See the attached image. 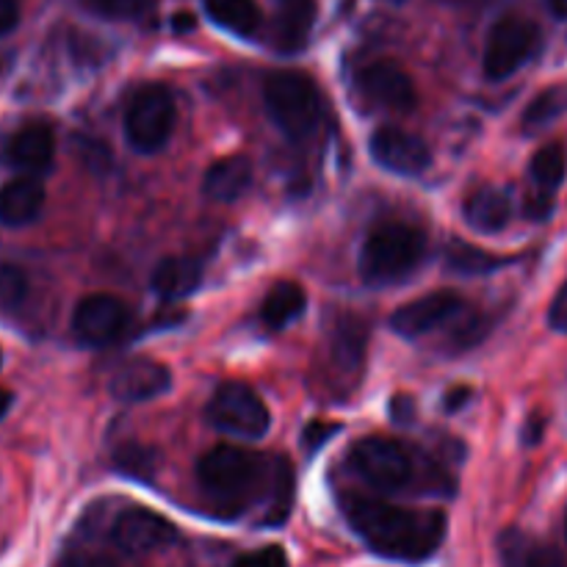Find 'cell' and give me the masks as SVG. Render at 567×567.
I'll list each match as a JSON object with an SVG mask.
<instances>
[{
  "mask_svg": "<svg viewBox=\"0 0 567 567\" xmlns=\"http://www.w3.org/2000/svg\"><path fill=\"white\" fill-rule=\"evenodd\" d=\"M341 509L371 551L396 563H424L446 540V515L437 509L396 507L360 493L343 496Z\"/></svg>",
  "mask_w": 567,
  "mask_h": 567,
  "instance_id": "obj_1",
  "label": "cell"
},
{
  "mask_svg": "<svg viewBox=\"0 0 567 567\" xmlns=\"http://www.w3.org/2000/svg\"><path fill=\"white\" fill-rule=\"evenodd\" d=\"M275 474V468H271ZM266 460L241 446H216L197 463V480L203 491L219 507L244 509L264 482L271 480Z\"/></svg>",
  "mask_w": 567,
  "mask_h": 567,
  "instance_id": "obj_2",
  "label": "cell"
},
{
  "mask_svg": "<svg viewBox=\"0 0 567 567\" xmlns=\"http://www.w3.org/2000/svg\"><path fill=\"white\" fill-rule=\"evenodd\" d=\"M426 255V236L404 221L374 227L360 249V277L369 286H391L413 275Z\"/></svg>",
  "mask_w": 567,
  "mask_h": 567,
  "instance_id": "obj_3",
  "label": "cell"
},
{
  "mask_svg": "<svg viewBox=\"0 0 567 567\" xmlns=\"http://www.w3.org/2000/svg\"><path fill=\"white\" fill-rule=\"evenodd\" d=\"M269 116L288 138H308L321 120V92L308 75L293 70L271 72L264 83Z\"/></svg>",
  "mask_w": 567,
  "mask_h": 567,
  "instance_id": "obj_4",
  "label": "cell"
},
{
  "mask_svg": "<svg viewBox=\"0 0 567 567\" xmlns=\"http://www.w3.org/2000/svg\"><path fill=\"white\" fill-rule=\"evenodd\" d=\"M175 100L161 83H147L131 94L125 109V138L136 153H158L175 131Z\"/></svg>",
  "mask_w": 567,
  "mask_h": 567,
  "instance_id": "obj_5",
  "label": "cell"
},
{
  "mask_svg": "<svg viewBox=\"0 0 567 567\" xmlns=\"http://www.w3.org/2000/svg\"><path fill=\"white\" fill-rule=\"evenodd\" d=\"M349 465L374 491L396 493L415 480V454L391 437H363L349 452Z\"/></svg>",
  "mask_w": 567,
  "mask_h": 567,
  "instance_id": "obj_6",
  "label": "cell"
},
{
  "mask_svg": "<svg viewBox=\"0 0 567 567\" xmlns=\"http://www.w3.org/2000/svg\"><path fill=\"white\" fill-rule=\"evenodd\" d=\"M208 419L219 432L244 437V441H258L269 432L271 424L264 399L244 382H225L216 388L208 404Z\"/></svg>",
  "mask_w": 567,
  "mask_h": 567,
  "instance_id": "obj_7",
  "label": "cell"
},
{
  "mask_svg": "<svg viewBox=\"0 0 567 567\" xmlns=\"http://www.w3.org/2000/svg\"><path fill=\"white\" fill-rule=\"evenodd\" d=\"M537 44H540V31L535 22L520 14L502 17L487 33L485 59H482L485 75L491 81H504L535 55Z\"/></svg>",
  "mask_w": 567,
  "mask_h": 567,
  "instance_id": "obj_8",
  "label": "cell"
},
{
  "mask_svg": "<svg viewBox=\"0 0 567 567\" xmlns=\"http://www.w3.org/2000/svg\"><path fill=\"white\" fill-rule=\"evenodd\" d=\"M131 324V310L122 299L109 293H92L81 299L72 316V332L86 347H109L120 341Z\"/></svg>",
  "mask_w": 567,
  "mask_h": 567,
  "instance_id": "obj_9",
  "label": "cell"
},
{
  "mask_svg": "<svg viewBox=\"0 0 567 567\" xmlns=\"http://www.w3.org/2000/svg\"><path fill=\"white\" fill-rule=\"evenodd\" d=\"M175 540L177 526L169 524L164 515L150 513L144 507L125 509V513L116 515L114 526H111V543L122 554H131V557L158 551V548L169 546Z\"/></svg>",
  "mask_w": 567,
  "mask_h": 567,
  "instance_id": "obj_10",
  "label": "cell"
},
{
  "mask_svg": "<svg viewBox=\"0 0 567 567\" xmlns=\"http://www.w3.org/2000/svg\"><path fill=\"white\" fill-rule=\"evenodd\" d=\"M358 92L369 100L371 105L396 114H408L415 105V83L396 61H374L358 72Z\"/></svg>",
  "mask_w": 567,
  "mask_h": 567,
  "instance_id": "obj_11",
  "label": "cell"
},
{
  "mask_svg": "<svg viewBox=\"0 0 567 567\" xmlns=\"http://www.w3.org/2000/svg\"><path fill=\"white\" fill-rule=\"evenodd\" d=\"M371 158L382 166V169L393 172V175L413 177L430 169L432 153L426 142L415 133L402 131V127L385 125L371 136Z\"/></svg>",
  "mask_w": 567,
  "mask_h": 567,
  "instance_id": "obj_12",
  "label": "cell"
},
{
  "mask_svg": "<svg viewBox=\"0 0 567 567\" xmlns=\"http://www.w3.org/2000/svg\"><path fill=\"white\" fill-rule=\"evenodd\" d=\"M465 313V299L454 291H432L426 297L413 299L391 316L393 332L402 338H419L435 327L449 324Z\"/></svg>",
  "mask_w": 567,
  "mask_h": 567,
  "instance_id": "obj_13",
  "label": "cell"
},
{
  "mask_svg": "<svg viewBox=\"0 0 567 567\" xmlns=\"http://www.w3.org/2000/svg\"><path fill=\"white\" fill-rule=\"evenodd\" d=\"M172 388V374L164 363L158 360L138 358L131 363L120 365L116 374L111 377V393H114L120 402H150V399H158L161 393H166Z\"/></svg>",
  "mask_w": 567,
  "mask_h": 567,
  "instance_id": "obj_14",
  "label": "cell"
},
{
  "mask_svg": "<svg viewBox=\"0 0 567 567\" xmlns=\"http://www.w3.org/2000/svg\"><path fill=\"white\" fill-rule=\"evenodd\" d=\"M55 155V136L50 125L44 122H28L14 136L6 142L3 158L6 164L14 166L17 172H25L28 177L39 175L53 164Z\"/></svg>",
  "mask_w": 567,
  "mask_h": 567,
  "instance_id": "obj_15",
  "label": "cell"
},
{
  "mask_svg": "<svg viewBox=\"0 0 567 567\" xmlns=\"http://www.w3.org/2000/svg\"><path fill=\"white\" fill-rule=\"evenodd\" d=\"M365 347H369V327L358 316H341L332 327L330 341V363L343 377L360 374L365 360Z\"/></svg>",
  "mask_w": 567,
  "mask_h": 567,
  "instance_id": "obj_16",
  "label": "cell"
},
{
  "mask_svg": "<svg viewBox=\"0 0 567 567\" xmlns=\"http://www.w3.org/2000/svg\"><path fill=\"white\" fill-rule=\"evenodd\" d=\"M252 161L247 155H227V158H219L205 172L203 192L216 203H236L252 186Z\"/></svg>",
  "mask_w": 567,
  "mask_h": 567,
  "instance_id": "obj_17",
  "label": "cell"
},
{
  "mask_svg": "<svg viewBox=\"0 0 567 567\" xmlns=\"http://www.w3.org/2000/svg\"><path fill=\"white\" fill-rule=\"evenodd\" d=\"M44 208V186L37 177H17L0 188V225H31Z\"/></svg>",
  "mask_w": 567,
  "mask_h": 567,
  "instance_id": "obj_18",
  "label": "cell"
},
{
  "mask_svg": "<svg viewBox=\"0 0 567 567\" xmlns=\"http://www.w3.org/2000/svg\"><path fill=\"white\" fill-rule=\"evenodd\" d=\"M316 20V0H280L275 25H271V42L282 53H297L310 39V28Z\"/></svg>",
  "mask_w": 567,
  "mask_h": 567,
  "instance_id": "obj_19",
  "label": "cell"
},
{
  "mask_svg": "<svg viewBox=\"0 0 567 567\" xmlns=\"http://www.w3.org/2000/svg\"><path fill=\"white\" fill-rule=\"evenodd\" d=\"M150 286L166 302L192 297L203 286V264L197 258H164L155 266Z\"/></svg>",
  "mask_w": 567,
  "mask_h": 567,
  "instance_id": "obj_20",
  "label": "cell"
},
{
  "mask_svg": "<svg viewBox=\"0 0 567 567\" xmlns=\"http://www.w3.org/2000/svg\"><path fill=\"white\" fill-rule=\"evenodd\" d=\"M509 216H513V203H509V194L504 188H480L465 203V221L476 233L504 230L509 225Z\"/></svg>",
  "mask_w": 567,
  "mask_h": 567,
  "instance_id": "obj_21",
  "label": "cell"
},
{
  "mask_svg": "<svg viewBox=\"0 0 567 567\" xmlns=\"http://www.w3.org/2000/svg\"><path fill=\"white\" fill-rule=\"evenodd\" d=\"M502 567H567V557L559 548L509 529L502 537Z\"/></svg>",
  "mask_w": 567,
  "mask_h": 567,
  "instance_id": "obj_22",
  "label": "cell"
},
{
  "mask_svg": "<svg viewBox=\"0 0 567 567\" xmlns=\"http://www.w3.org/2000/svg\"><path fill=\"white\" fill-rule=\"evenodd\" d=\"M305 308H308V297L297 282H277L260 305V319L271 330H282L291 321H297L305 313Z\"/></svg>",
  "mask_w": 567,
  "mask_h": 567,
  "instance_id": "obj_23",
  "label": "cell"
},
{
  "mask_svg": "<svg viewBox=\"0 0 567 567\" xmlns=\"http://www.w3.org/2000/svg\"><path fill=\"white\" fill-rule=\"evenodd\" d=\"M210 20L238 37H252L260 28V9L255 0H205Z\"/></svg>",
  "mask_w": 567,
  "mask_h": 567,
  "instance_id": "obj_24",
  "label": "cell"
},
{
  "mask_svg": "<svg viewBox=\"0 0 567 567\" xmlns=\"http://www.w3.org/2000/svg\"><path fill=\"white\" fill-rule=\"evenodd\" d=\"M565 114H567V83H554V86L543 89V92L526 105L520 125H524V131L535 133V131H543V127H548L551 122H557L559 116Z\"/></svg>",
  "mask_w": 567,
  "mask_h": 567,
  "instance_id": "obj_25",
  "label": "cell"
},
{
  "mask_svg": "<svg viewBox=\"0 0 567 567\" xmlns=\"http://www.w3.org/2000/svg\"><path fill=\"white\" fill-rule=\"evenodd\" d=\"M529 175H532V181H535L537 192H548V194L557 192L567 175L565 144L554 142V144H546L543 150H537V155L532 158Z\"/></svg>",
  "mask_w": 567,
  "mask_h": 567,
  "instance_id": "obj_26",
  "label": "cell"
},
{
  "mask_svg": "<svg viewBox=\"0 0 567 567\" xmlns=\"http://www.w3.org/2000/svg\"><path fill=\"white\" fill-rule=\"evenodd\" d=\"M446 260L454 271H460V275H491V271L502 269V266L507 264V260L498 258V255L485 252V249L460 241L449 247Z\"/></svg>",
  "mask_w": 567,
  "mask_h": 567,
  "instance_id": "obj_27",
  "label": "cell"
},
{
  "mask_svg": "<svg viewBox=\"0 0 567 567\" xmlns=\"http://www.w3.org/2000/svg\"><path fill=\"white\" fill-rule=\"evenodd\" d=\"M28 275L14 264H0V313H14L28 299Z\"/></svg>",
  "mask_w": 567,
  "mask_h": 567,
  "instance_id": "obj_28",
  "label": "cell"
},
{
  "mask_svg": "<svg viewBox=\"0 0 567 567\" xmlns=\"http://www.w3.org/2000/svg\"><path fill=\"white\" fill-rule=\"evenodd\" d=\"M114 468L120 474L133 476V480H144L150 482L155 476V463H153V452L142 446H125L116 452L114 457Z\"/></svg>",
  "mask_w": 567,
  "mask_h": 567,
  "instance_id": "obj_29",
  "label": "cell"
},
{
  "mask_svg": "<svg viewBox=\"0 0 567 567\" xmlns=\"http://www.w3.org/2000/svg\"><path fill=\"white\" fill-rule=\"evenodd\" d=\"M86 9L94 14L111 17V20H131V17H142L144 11L153 6V0H83Z\"/></svg>",
  "mask_w": 567,
  "mask_h": 567,
  "instance_id": "obj_30",
  "label": "cell"
},
{
  "mask_svg": "<svg viewBox=\"0 0 567 567\" xmlns=\"http://www.w3.org/2000/svg\"><path fill=\"white\" fill-rule=\"evenodd\" d=\"M233 567H288V557L280 546H269L244 554V557L236 559Z\"/></svg>",
  "mask_w": 567,
  "mask_h": 567,
  "instance_id": "obj_31",
  "label": "cell"
},
{
  "mask_svg": "<svg viewBox=\"0 0 567 567\" xmlns=\"http://www.w3.org/2000/svg\"><path fill=\"white\" fill-rule=\"evenodd\" d=\"M61 567H116L114 557H109L105 551H94V548H72L64 559H61Z\"/></svg>",
  "mask_w": 567,
  "mask_h": 567,
  "instance_id": "obj_32",
  "label": "cell"
},
{
  "mask_svg": "<svg viewBox=\"0 0 567 567\" xmlns=\"http://www.w3.org/2000/svg\"><path fill=\"white\" fill-rule=\"evenodd\" d=\"M485 336H487V321H482V319L463 321V324L454 330V349H460V352H463V349L476 347V343H480Z\"/></svg>",
  "mask_w": 567,
  "mask_h": 567,
  "instance_id": "obj_33",
  "label": "cell"
},
{
  "mask_svg": "<svg viewBox=\"0 0 567 567\" xmlns=\"http://www.w3.org/2000/svg\"><path fill=\"white\" fill-rule=\"evenodd\" d=\"M338 430H341V426L327 424V421H313V424H308V430H305V435H302L305 452L316 454L327 441H330L332 435H336Z\"/></svg>",
  "mask_w": 567,
  "mask_h": 567,
  "instance_id": "obj_34",
  "label": "cell"
},
{
  "mask_svg": "<svg viewBox=\"0 0 567 567\" xmlns=\"http://www.w3.org/2000/svg\"><path fill=\"white\" fill-rule=\"evenodd\" d=\"M554 214V194L548 192H535L532 197H526V216L532 221H546Z\"/></svg>",
  "mask_w": 567,
  "mask_h": 567,
  "instance_id": "obj_35",
  "label": "cell"
},
{
  "mask_svg": "<svg viewBox=\"0 0 567 567\" xmlns=\"http://www.w3.org/2000/svg\"><path fill=\"white\" fill-rule=\"evenodd\" d=\"M548 324L557 332H565L567 336V282L557 291L551 308H548Z\"/></svg>",
  "mask_w": 567,
  "mask_h": 567,
  "instance_id": "obj_36",
  "label": "cell"
},
{
  "mask_svg": "<svg viewBox=\"0 0 567 567\" xmlns=\"http://www.w3.org/2000/svg\"><path fill=\"white\" fill-rule=\"evenodd\" d=\"M20 20V6L17 0H0V33H9Z\"/></svg>",
  "mask_w": 567,
  "mask_h": 567,
  "instance_id": "obj_37",
  "label": "cell"
},
{
  "mask_svg": "<svg viewBox=\"0 0 567 567\" xmlns=\"http://www.w3.org/2000/svg\"><path fill=\"white\" fill-rule=\"evenodd\" d=\"M468 402H471V388H452V391L446 393L449 413H457V410L465 408Z\"/></svg>",
  "mask_w": 567,
  "mask_h": 567,
  "instance_id": "obj_38",
  "label": "cell"
},
{
  "mask_svg": "<svg viewBox=\"0 0 567 567\" xmlns=\"http://www.w3.org/2000/svg\"><path fill=\"white\" fill-rule=\"evenodd\" d=\"M410 408H413V404H410V399H396V402H393V415H396V419L393 421H402V424H408L410 421Z\"/></svg>",
  "mask_w": 567,
  "mask_h": 567,
  "instance_id": "obj_39",
  "label": "cell"
},
{
  "mask_svg": "<svg viewBox=\"0 0 567 567\" xmlns=\"http://www.w3.org/2000/svg\"><path fill=\"white\" fill-rule=\"evenodd\" d=\"M172 25H175V31H192V28L197 25V20H194L192 14H186V11H183V14L175 17V22H172Z\"/></svg>",
  "mask_w": 567,
  "mask_h": 567,
  "instance_id": "obj_40",
  "label": "cell"
},
{
  "mask_svg": "<svg viewBox=\"0 0 567 567\" xmlns=\"http://www.w3.org/2000/svg\"><path fill=\"white\" fill-rule=\"evenodd\" d=\"M11 402H14V396H11V393L6 391V388H0V419H3V415L9 413Z\"/></svg>",
  "mask_w": 567,
  "mask_h": 567,
  "instance_id": "obj_41",
  "label": "cell"
},
{
  "mask_svg": "<svg viewBox=\"0 0 567 567\" xmlns=\"http://www.w3.org/2000/svg\"><path fill=\"white\" fill-rule=\"evenodd\" d=\"M548 6L554 9V14L567 17V0H548Z\"/></svg>",
  "mask_w": 567,
  "mask_h": 567,
  "instance_id": "obj_42",
  "label": "cell"
},
{
  "mask_svg": "<svg viewBox=\"0 0 567 567\" xmlns=\"http://www.w3.org/2000/svg\"><path fill=\"white\" fill-rule=\"evenodd\" d=\"M385 3H404V0H385Z\"/></svg>",
  "mask_w": 567,
  "mask_h": 567,
  "instance_id": "obj_43",
  "label": "cell"
},
{
  "mask_svg": "<svg viewBox=\"0 0 567 567\" xmlns=\"http://www.w3.org/2000/svg\"><path fill=\"white\" fill-rule=\"evenodd\" d=\"M0 365H3V354H0Z\"/></svg>",
  "mask_w": 567,
  "mask_h": 567,
  "instance_id": "obj_44",
  "label": "cell"
},
{
  "mask_svg": "<svg viewBox=\"0 0 567 567\" xmlns=\"http://www.w3.org/2000/svg\"><path fill=\"white\" fill-rule=\"evenodd\" d=\"M565 535H567V518H565Z\"/></svg>",
  "mask_w": 567,
  "mask_h": 567,
  "instance_id": "obj_45",
  "label": "cell"
}]
</instances>
